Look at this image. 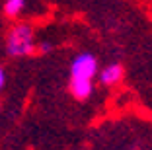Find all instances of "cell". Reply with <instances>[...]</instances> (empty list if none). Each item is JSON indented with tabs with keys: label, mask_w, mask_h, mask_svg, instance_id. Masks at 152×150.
<instances>
[{
	"label": "cell",
	"mask_w": 152,
	"mask_h": 150,
	"mask_svg": "<svg viewBox=\"0 0 152 150\" xmlns=\"http://www.w3.org/2000/svg\"><path fill=\"white\" fill-rule=\"evenodd\" d=\"M4 82H6V74H4V68L0 66V90L4 88Z\"/></svg>",
	"instance_id": "cell-6"
},
{
	"label": "cell",
	"mask_w": 152,
	"mask_h": 150,
	"mask_svg": "<svg viewBox=\"0 0 152 150\" xmlns=\"http://www.w3.org/2000/svg\"><path fill=\"white\" fill-rule=\"evenodd\" d=\"M37 49H39V53H49L51 49H53V45H51V43H47V41H43V43H41Z\"/></svg>",
	"instance_id": "cell-5"
},
{
	"label": "cell",
	"mask_w": 152,
	"mask_h": 150,
	"mask_svg": "<svg viewBox=\"0 0 152 150\" xmlns=\"http://www.w3.org/2000/svg\"><path fill=\"white\" fill-rule=\"evenodd\" d=\"M26 0H6L4 2V14L8 18H18L20 14L23 12Z\"/></svg>",
	"instance_id": "cell-4"
},
{
	"label": "cell",
	"mask_w": 152,
	"mask_h": 150,
	"mask_svg": "<svg viewBox=\"0 0 152 150\" xmlns=\"http://www.w3.org/2000/svg\"><path fill=\"white\" fill-rule=\"evenodd\" d=\"M98 74V59L92 53H82L72 61L70 66V94L76 100H88L94 90V78Z\"/></svg>",
	"instance_id": "cell-1"
},
{
	"label": "cell",
	"mask_w": 152,
	"mask_h": 150,
	"mask_svg": "<svg viewBox=\"0 0 152 150\" xmlns=\"http://www.w3.org/2000/svg\"><path fill=\"white\" fill-rule=\"evenodd\" d=\"M6 51L10 57H26L35 51L33 43V27L29 23H18L10 29L6 37Z\"/></svg>",
	"instance_id": "cell-2"
},
{
	"label": "cell",
	"mask_w": 152,
	"mask_h": 150,
	"mask_svg": "<svg viewBox=\"0 0 152 150\" xmlns=\"http://www.w3.org/2000/svg\"><path fill=\"white\" fill-rule=\"evenodd\" d=\"M121 78H123V66L121 64H109L99 72V80H102V84H105V86L117 84Z\"/></svg>",
	"instance_id": "cell-3"
}]
</instances>
